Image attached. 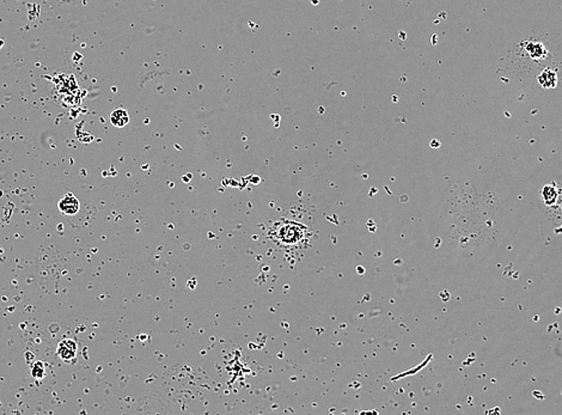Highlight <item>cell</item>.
I'll use <instances>...</instances> for the list:
<instances>
[{
  "label": "cell",
  "mask_w": 562,
  "mask_h": 415,
  "mask_svg": "<svg viewBox=\"0 0 562 415\" xmlns=\"http://www.w3.org/2000/svg\"><path fill=\"white\" fill-rule=\"evenodd\" d=\"M537 202L549 219L562 223V182L551 181L544 183L538 192Z\"/></svg>",
  "instance_id": "cell-1"
},
{
  "label": "cell",
  "mask_w": 562,
  "mask_h": 415,
  "mask_svg": "<svg viewBox=\"0 0 562 415\" xmlns=\"http://www.w3.org/2000/svg\"><path fill=\"white\" fill-rule=\"evenodd\" d=\"M58 207L65 216H74V214L79 212L80 202L73 194L68 193L64 196V199L60 200Z\"/></svg>",
  "instance_id": "cell-3"
},
{
  "label": "cell",
  "mask_w": 562,
  "mask_h": 415,
  "mask_svg": "<svg viewBox=\"0 0 562 415\" xmlns=\"http://www.w3.org/2000/svg\"><path fill=\"white\" fill-rule=\"evenodd\" d=\"M523 51H524V55L528 59H530L532 61H542L548 57L549 52L545 48L544 44L542 41H536V39L531 38L528 41H524V44L522 45Z\"/></svg>",
  "instance_id": "cell-2"
},
{
  "label": "cell",
  "mask_w": 562,
  "mask_h": 415,
  "mask_svg": "<svg viewBox=\"0 0 562 415\" xmlns=\"http://www.w3.org/2000/svg\"><path fill=\"white\" fill-rule=\"evenodd\" d=\"M57 354L64 361L73 360L75 358V354H77V344H75V341L67 339V340H62L59 342Z\"/></svg>",
  "instance_id": "cell-5"
},
{
  "label": "cell",
  "mask_w": 562,
  "mask_h": 415,
  "mask_svg": "<svg viewBox=\"0 0 562 415\" xmlns=\"http://www.w3.org/2000/svg\"><path fill=\"white\" fill-rule=\"evenodd\" d=\"M110 121L114 126L124 127L128 122H129V117H128V114L126 110L116 109L111 113Z\"/></svg>",
  "instance_id": "cell-6"
},
{
  "label": "cell",
  "mask_w": 562,
  "mask_h": 415,
  "mask_svg": "<svg viewBox=\"0 0 562 415\" xmlns=\"http://www.w3.org/2000/svg\"><path fill=\"white\" fill-rule=\"evenodd\" d=\"M31 375H32V377L36 378V380H42V378L45 377V365H44V363H41V361H37V363H35L34 366H32Z\"/></svg>",
  "instance_id": "cell-7"
},
{
  "label": "cell",
  "mask_w": 562,
  "mask_h": 415,
  "mask_svg": "<svg viewBox=\"0 0 562 415\" xmlns=\"http://www.w3.org/2000/svg\"><path fill=\"white\" fill-rule=\"evenodd\" d=\"M537 81L543 89H548V90L555 89L558 84L557 72L553 70V68L545 67L537 75Z\"/></svg>",
  "instance_id": "cell-4"
}]
</instances>
